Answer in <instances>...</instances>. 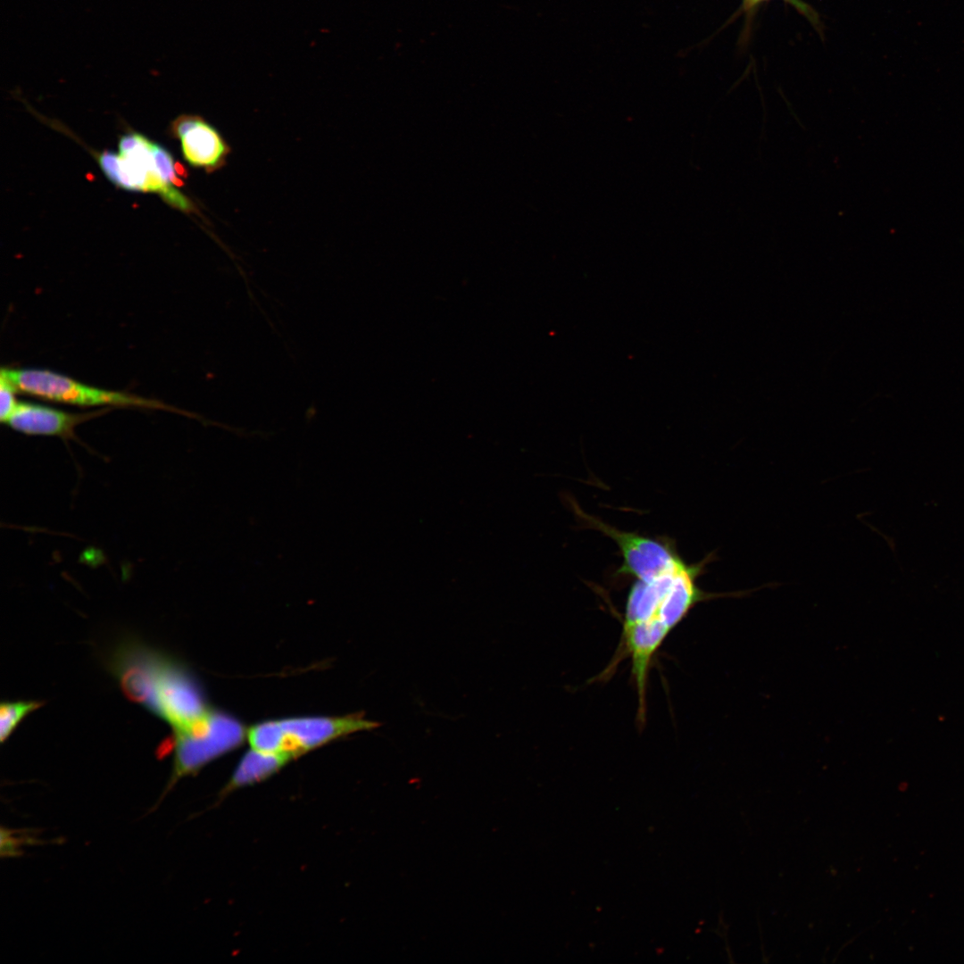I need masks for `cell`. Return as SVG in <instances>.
Instances as JSON below:
<instances>
[{"instance_id": "cell-14", "label": "cell", "mask_w": 964, "mask_h": 964, "mask_svg": "<svg viewBox=\"0 0 964 964\" xmlns=\"http://www.w3.org/2000/svg\"><path fill=\"white\" fill-rule=\"evenodd\" d=\"M1 854L6 857H14L21 853V848L29 843L25 835H17L15 831L2 828L1 831Z\"/></svg>"}, {"instance_id": "cell-2", "label": "cell", "mask_w": 964, "mask_h": 964, "mask_svg": "<svg viewBox=\"0 0 964 964\" xmlns=\"http://www.w3.org/2000/svg\"><path fill=\"white\" fill-rule=\"evenodd\" d=\"M157 143L137 132L120 137L119 153L105 150L97 159L102 171L115 186L129 191L158 194L173 208L196 212L195 204L164 178L156 156Z\"/></svg>"}, {"instance_id": "cell-10", "label": "cell", "mask_w": 964, "mask_h": 964, "mask_svg": "<svg viewBox=\"0 0 964 964\" xmlns=\"http://www.w3.org/2000/svg\"><path fill=\"white\" fill-rule=\"evenodd\" d=\"M294 758L285 752L270 753L251 749L241 759L225 792L259 782L278 771Z\"/></svg>"}, {"instance_id": "cell-1", "label": "cell", "mask_w": 964, "mask_h": 964, "mask_svg": "<svg viewBox=\"0 0 964 964\" xmlns=\"http://www.w3.org/2000/svg\"><path fill=\"white\" fill-rule=\"evenodd\" d=\"M713 560V553L697 563H687L680 557L634 578L625 604L619 649L630 658L634 668H650L667 636L697 603L716 597L744 595V592L711 594L698 586L699 577Z\"/></svg>"}, {"instance_id": "cell-7", "label": "cell", "mask_w": 964, "mask_h": 964, "mask_svg": "<svg viewBox=\"0 0 964 964\" xmlns=\"http://www.w3.org/2000/svg\"><path fill=\"white\" fill-rule=\"evenodd\" d=\"M278 723L282 730L281 752L293 757L338 737L379 726V723L359 714L290 718L279 719Z\"/></svg>"}, {"instance_id": "cell-13", "label": "cell", "mask_w": 964, "mask_h": 964, "mask_svg": "<svg viewBox=\"0 0 964 964\" xmlns=\"http://www.w3.org/2000/svg\"><path fill=\"white\" fill-rule=\"evenodd\" d=\"M17 389L11 383V381L0 375V420L2 423H5L9 416L15 409L18 401L15 398V392Z\"/></svg>"}, {"instance_id": "cell-4", "label": "cell", "mask_w": 964, "mask_h": 964, "mask_svg": "<svg viewBox=\"0 0 964 964\" xmlns=\"http://www.w3.org/2000/svg\"><path fill=\"white\" fill-rule=\"evenodd\" d=\"M1 374L11 381L17 391L58 403L79 406H137L174 411L190 416L187 411L159 401L97 388L51 370L3 368Z\"/></svg>"}, {"instance_id": "cell-3", "label": "cell", "mask_w": 964, "mask_h": 964, "mask_svg": "<svg viewBox=\"0 0 964 964\" xmlns=\"http://www.w3.org/2000/svg\"><path fill=\"white\" fill-rule=\"evenodd\" d=\"M244 726L232 716L209 710L189 728L174 732L168 742L173 751L171 774L153 809L183 777L199 771L213 759L238 747L245 739Z\"/></svg>"}, {"instance_id": "cell-5", "label": "cell", "mask_w": 964, "mask_h": 964, "mask_svg": "<svg viewBox=\"0 0 964 964\" xmlns=\"http://www.w3.org/2000/svg\"><path fill=\"white\" fill-rule=\"evenodd\" d=\"M146 709L169 723L174 732L189 728L209 711L195 678L184 666L166 655Z\"/></svg>"}, {"instance_id": "cell-9", "label": "cell", "mask_w": 964, "mask_h": 964, "mask_svg": "<svg viewBox=\"0 0 964 964\" xmlns=\"http://www.w3.org/2000/svg\"><path fill=\"white\" fill-rule=\"evenodd\" d=\"M104 411L71 413L37 403L18 402L5 424L26 435L66 438L74 436V428L79 424Z\"/></svg>"}, {"instance_id": "cell-11", "label": "cell", "mask_w": 964, "mask_h": 964, "mask_svg": "<svg viewBox=\"0 0 964 964\" xmlns=\"http://www.w3.org/2000/svg\"><path fill=\"white\" fill-rule=\"evenodd\" d=\"M41 701L2 702L0 705V740L4 744L29 713L41 708Z\"/></svg>"}, {"instance_id": "cell-15", "label": "cell", "mask_w": 964, "mask_h": 964, "mask_svg": "<svg viewBox=\"0 0 964 964\" xmlns=\"http://www.w3.org/2000/svg\"><path fill=\"white\" fill-rule=\"evenodd\" d=\"M760 1H763V0H744L745 4H747L749 6H752V5L756 4L757 3L760 2ZM787 1H789L791 4H794L796 7H798L802 11L806 9V7L804 5H802L798 0H787Z\"/></svg>"}, {"instance_id": "cell-8", "label": "cell", "mask_w": 964, "mask_h": 964, "mask_svg": "<svg viewBox=\"0 0 964 964\" xmlns=\"http://www.w3.org/2000/svg\"><path fill=\"white\" fill-rule=\"evenodd\" d=\"M170 135L179 139L184 160L192 167L214 172L227 162L230 146L203 117L182 114L172 120Z\"/></svg>"}, {"instance_id": "cell-6", "label": "cell", "mask_w": 964, "mask_h": 964, "mask_svg": "<svg viewBox=\"0 0 964 964\" xmlns=\"http://www.w3.org/2000/svg\"><path fill=\"white\" fill-rule=\"evenodd\" d=\"M164 657L141 642L126 640L114 649L108 666L127 698L146 708Z\"/></svg>"}, {"instance_id": "cell-12", "label": "cell", "mask_w": 964, "mask_h": 964, "mask_svg": "<svg viewBox=\"0 0 964 964\" xmlns=\"http://www.w3.org/2000/svg\"><path fill=\"white\" fill-rule=\"evenodd\" d=\"M246 735L252 749L270 753L282 752V730L278 720L255 724Z\"/></svg>"}]
</instances>
